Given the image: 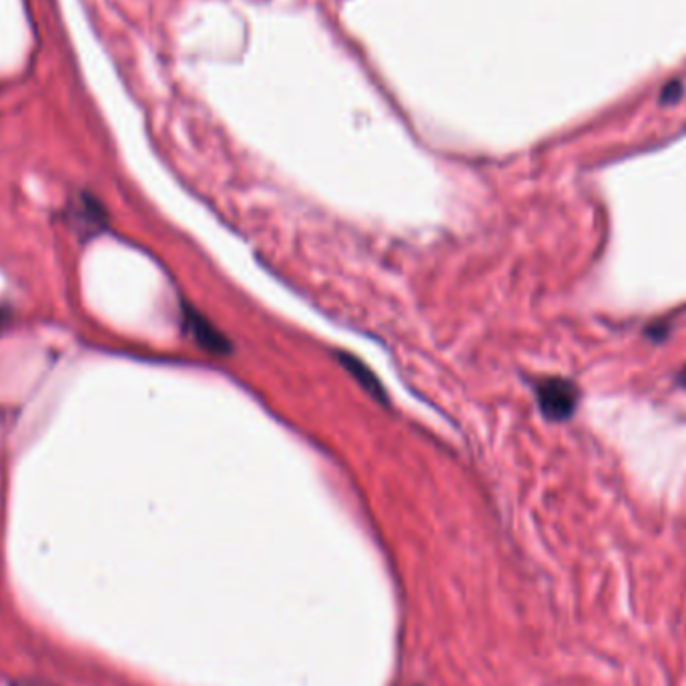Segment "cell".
Masks as SVG:
<instances>
[{
  "label": "cell",
  "mask_w": 686,
  "mask_h": 686,
  "mask_svg": "<svg viewBox=\"0 0 686 686\" xmlns=\"http://www.w3.org/2000/svg\"><path fill=\"white\" fill-rule=\"evenodd\" d=\"M189 329L195 335V339L201 343L203 348L215 352V354H223L229 350L227 341L223 339V335H219L217 329H213L201 315L197 313H189Z\"/></svg>",
  "instance_id": "2"
},
{
  "label": "cell",
  "mask_w": 686,
  "mask_h": 686,
  "mask_svg": "<svg viewBox=\"0 0 686 686\" xmlns=\"http://www.w3.org/2000/svg\"><path fill=\"white\" fill-rule=\"evenodd\" d=\"M29 686H35V684H29Z\"/></svg>",
  "instance_id": "5"
},
{
  "label": "cell",
  "mask_w": 686,
  "mask_h": 686,
  "mask_svg": "<svg viewBox=\"0 0 686 686\" xmlns=\"http://www.w3.org/2000/svg\"><path fill=\"white\" fill-rule=\"evenodd\" d=\"M682 91H684V87H682L680 81H676V79L668 81V83L664 85L662 93H660V103H662V105H672V103H676V101L680 99Z\"/></svg>",
  "instance_id": "4"
},
{
  "label": "cell",
  "mask_w": 686,
  "mask_h": 686,
  "mask_svg": "<svg viewBox=\"0 0 686 686\" xmlns=\"http://www.w3.org/2000/svg\"><path fill=\"white\" fill-rule=\"evenodd\" d=\"M538 406L546 420L564 422L572 418L578 408L580 392L578 388L564 378H546L536 386Z\"/></svg>",
  "instance_id": "1"
},
{
  "label": "cell",
  "mask_w": 686,
  "mask_h": 686,
  "mask_svg": "<svg viewBox=\"0 0 686 686\" xmlns=\"http://www.w3.org/2000/svg\"><path fill=\"white\" fill-rule=\"evenodd\" d=\"M341 364L350 370V374H354V378H356L370 394H374L376 398H384V388L378 384L376 376H374L370 370H366V366H364L360 360H354V358H348V356H341Z\"/></svg>",
  "instance_id": "3"
}]
</instances>
